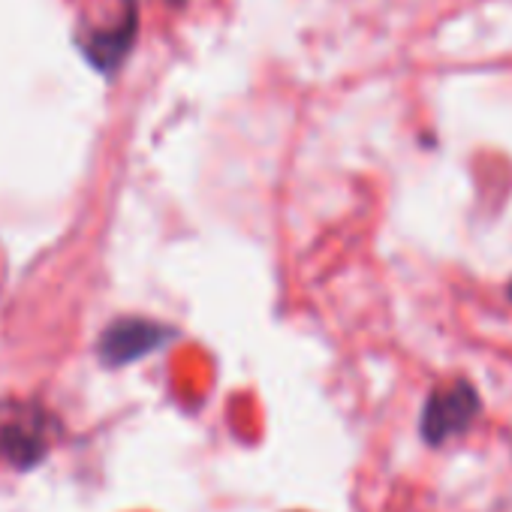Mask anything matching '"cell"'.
Returning a JSON list of instances; mask_svg holds the SVG:
<instances>
[{
  "label": "cell",
  "instance_id": "2",
  "mask_svg": "<svg viewBox=\"0 0 512 512\" xmlns=\"http://www.w3.org/2000/svg\"><path fill=\"white\" fill-rule=\"evenodd\" d=\"M52 446V419L37 404L13 401L0 407V458L28 470L46 458Z\"/></svg>",
  "mask_w": 512,
  "mask_h": 512
},
{
  "label": "cell",
  "instance_id": "1",
  "mask_svg": "<svg viewBox=\"0 0 512 512\" xmlns=\"http://www.w3.org/2000/svg\"><path fill=\"white\" fill-rule=\"evenodd\" d=\"M482 398L467 380H452L437 386L419 416V434L428 446H443L452 437H461L479 416Z\"/></svg>",
  "mask_w": 512,
  "mask_h": 512
},
{
  "label": "cell",
  "instance_id": "4",
  "mask_svg": "<svg viewBox=\"0 0 512 512\" xmlns=\"http://www.w3.org/2000/svg\"><path fill=\"white\" fill-rule=\"evenodd\" d=\"M133 25H136V19L130 16L118 31H100V34H94V40L85 46V55L94 61V67L112 70L127 55V49L133 43Z\"/></svg>",
  "mask_w": 512,
  "mask_h": 512
},
{
  "label": "cell",
  "instance_id": "3",
  "mask_svg": "<svg viewBox=\"0 0 512 512\" xmlns=\"http://www.w3.org/2000/svg\"><path fill=\"white\" fill-rule=\"evenodd\" d=\"M172 338V329L154 323V320H142V317H127L112 323L103 338H100V356L106 365H127L133 359H142L148 353H154L157 347H163Z\"/></svg>",
  "mask_w": 512,
  "mask_h": 512
},
{
  "label": "cell",
  "instance_id": "5",
  "mask_svg": "<svg viewBox=\"0 0 512 512\" xmlns=\"http://www.w3.org/2000/svg\"><path fill=\"white\" fill-rule=\"evenodd\" d=\"M506 296L512 299V281H509V287H506Z\"/></svg>",
  "mask_w": 512,
  "mask_h": 512
}]
</instances>
